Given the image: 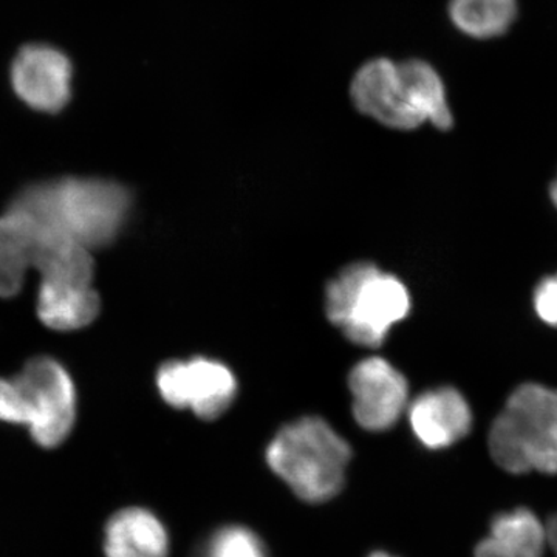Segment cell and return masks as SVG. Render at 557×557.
I'll use <instances>...</instances> for the list:
<instances>
[{
	"label": "cell",
	"instance_id": "cell-4",
	"mask_svg": "<svg viewBox=\"0 0 557 557\" xmlns=\"http://www.w3.org/2000/svg\"><path fill=\"white\" fill-rule=\"evenodd\" d=\"M329 321L350 343L380 347L397 322L408 317L410 296L398 277L369 262L354 263L330 282L325 292Z\"/></svg>",
	"mask_w": 557,
	"mask_h": 557
},
{
	"label": "cell",
	"instance_id": "cell-5",
	"mask_svg": "<svg viewBox=\"0 0 557 557\" xmlns=\"http://www.w3.org/2000/svg\"><path fill=\"white\" fill-rule=\"evenodd\" d=\"M75 420V384L57 359L33 358L14 379H0V421L27 426L40 448L61 446Z\"/></svg>",
	"mask_w": 557,
	"mask_h": 557
},
{
	"label": "cell",
	"instance_id": "cell-19",
	"mask_svg": "<svg viewBox=\"0 0 557 557\" xmlns=\"http://www.w3.org/2000/svg\"><path fill=\"white\" fill-rule=\"evenodd\" d=\"M547 536L548 547H552L553 553H555L557 557V515L553 516L547 523Z\"/></svg>",
	"mask_w": 557,
	"mask_h": 557
},
{
	"label": "cell",
	"instance_id": "cell-20",
	"mask_svg": "<svg viewBox=\"0 0 557 557\" xmlns=\"http://www.w3.org/2000/svg\"><path fill=\"white\" fill-rule=\"evenodd\" d=\"M549 197H552V201L557 208V177L555 182L552 183V188H549Z\"/></svg>",
	"mask_w": 557,
	"mask_h": 557
},
{
	"label": "cell",
	"instance_id": "cell-17",
	"mask_svg": "<svg viewBox=\"0 0 557 557\" xmlns=\"http://www.w3.org/2000/svg\"><path fill=\"white\" fill-rule=\"evenodd\" d=\"M534 310L542 322L557 329V274L545 277L534 289Z\"/></svg>",
	"mask_w": 557,
	"mask_h": 557
},
{
	"label": "cell",
	"instance_id": "cell-21",
	"mask_svg": "<svg viewBox=\"0 0 557 557\" xmlns=\"http://www.w3.org/2000/svg\"><path fill=\"white\" fill-rule=\"evenodd\" d=\"M370 557H394V556H391V555H387V553H373L372 556Z\"/></svg>",
	"mask_w": 557,
	"mask_h": 557
},
{
	"label": "cell",
	"instance_id": "cell-3",
	"mask_svg": "<svg viewBox=\"0 0 557 557\" xmlns=\"http://www.w3.org/2000/svg\"><path fill=\"white\" fill-rule=\"evenodd\" d=\"M267 463L302 500L321 504L338 496L351 450L327 421L300 418L277 432L267 448Z\"/></svg>",
	"mask_w": 557,
	"mask_h": 557
},
{
	"label": "cell",
	"instance_id": "cell-16",
	"mask_svg": "<svg viewBox=\"0 0 557 557\" xmlns=\"http://www.w3.org/2000/svg\"><path fill=\"white\" fill-rule=\"evenodd\" d=\"M193 557H269V553L258 534L245 527L231 525L215 531Z\"/></svg>",
	"mask_w": 557,
	"mask_h": 557
},
{
	"label": "cell",
	"instance_id": "cell-18",
	"mask_svg": "<svg viewBox=\"0 0 557 557\" xmlns=\"http://www.w3.org/2000/svg\"><path fill=\"white\" fill-rule=\"evenodd\" d=\"M475 557H515L493 536L483 539L475 548Z\"/></svg>",
	"mask_w": 557,
	"mask_h": 557
},
{
	"label": "cell",
	"instance_id": "cell-10",
	"mask_svg": "<svg viewBox=\"0 0 557 557\" xmlns=\"http://www.w3.org/2000/svg\"><path fill=\"white\" fill-rule=\"evenodd\" d=\"M410 426L428 449H445L467 437L472 412L467 399L454 387L424 392L409 408Z\"/></svg>",
	"mask_w": 557,
	"mask_h": 557
},
{
	"label": "cell",
	"instance_id": "cell-13",
	"mask_svg": "<svg viewBox=\"0 0 557 557\" xmlns=\"http://www.w3.org/2000/svg\"><path fill=\"white\" fill-rule=\"evenodd\" d=\"M38 230L13 212L0 218V298H14L24 285L25 274L35 269Z\"/></svg>",
	"mask_w": 557,
	"mask_h": 557
},
{
	"label": "cell",
	"instance_id": "cell-15",
	"mask_svg": "<svg viewBox=\"0 0 557 557\" xmlns=\"http://www.w3.org/2000/svg\"><path fill=\"white\" fill-rule=\"evenodd\" d=\"M490 536L515 557H544L548 547L547 525L527 508L496 516L491 522Z\"/></svg>",
	"mask_w": 557,
	"mask_h": 557
},
{
	"label": "cell",
	"instance_id": "cell-6",
	"mask_svg": "<svg viewBox=\"0 0 557 557\" xmlns=\"http://www.w3.org/2000/svg\"><path fill=\"white\" fill-rule=\"evenodd\" d=\"M490 453L511 474H557L556 388L537 383L516 388L491 426Z\"/></svg>",
	"mask_w": 557,
	"mask_h": 557
},
{
	"label": "cell",
	"instance_id": "cell-9",
	"mask_svg": "<svg viewBox=\"0 0 557 557\" xmlns=\"http://www.w3.org/2000/svg\"><path fill=\"white\" fill-rule=\"evenodd\" d=\"M348 387L355 420L366 431H387L408 408V381L386 359L373 357L358 362L348 375Z\"/></svg>",
	"mask_w": 557,
	"mask_h": 557
},
{
	"label": "cell",
	"instance_id": "cell-14",
	"mask_svg": "<svg viewBox=\"0 0 557 557\" xmlns=\"http://www.w3.org/2000/svg\"><path fill=\"white\" fill-rule=\"evenodd\" d=\"M449 17L458 32L475 39L505 35L518 16L516 0H449Z\"/></svg>",
	"mask_w": 557,
	"mask_h": 557
},
{
	"label": "cell",
	"instance_id": "cell-8",
	"mask_svg": "<svg viewBox=\"0 0 557 557\" xmlns=\"http://www.w3.org/2000/svg\"><path fill=\"white\" fill-rule=\"evenodd\" d=\"M75 69L69 54L51 44H27L11 62L14 94L28 108L58 113L72 100Z\"/></svg>",
	"mask_w": 557,
	"mask_h": 557
},
{
	"label": "cell",
	"instance_id": "cell-2",
	"mask_svg": "<svg viewBox=\"0 0 557 557\" xmlns=\"http://www.w3.org/2000/svg\"><path fill=\"white\" fill-rule=\"evenodd\" d=\"M350 97L359 112L392 129L453 127L445 84L426 61L370 60L355 73Z\"/></svg>",
	"mask_w": 557,
	"mask_h": 557
},
{
	"label": "cell",
	"instance_id": "cell-12",
	"mask_svg": "<svg viewBox=\"0 0 557 557\" xmlns=\"http://www.w3.org/2000/svg\"><path fill=\"white\" fill-rule=\"evenodd\" d=\"M100 295L91 285L40 282L38 317L47 327L70 332L87 327L100 314Z\"/></svg>",
	"mask_w": 557,
	"mask_h": 557
},
{
	"label": "cell",
	"instance_id": "cell-11",
	"mask_svg": "<svg viewBox=\"0 0 557 557\" xmlns=\"http://www.w3.org/2000/svg\"><path fill=\"white\" fill-rule=\"evenodd\" d=\"M106 557H168L170 536L166 528L149 509H120L104 530Z\"/></svg>",
	"mask_w": 557,
	"mask_h": 557
},
{
	"label": "cell",
	"instance_id": "cell-1",
	"mask_svg": "<svg viewBox=\"0 0 557 557\" xmlns=\"http://www.w3.org/2000/svg\"><path fill=\"white\" fill-rule=\"evenodd\" d=\"M132 208L126 186L104 178H58L25 186L7 212L36 228L64 234L87 249L109 247L120 236Z\"/></svg>",
	"mask_w": 557,
	"mask_h": 557
},
{
	"label": "cell",
	"instance_id": "cell-7",
	"mask_svg": "<svg viewBox=\"0 0 557 557\" xmlns=\"http://www.w3.org/2000/svg\"><path fill=\"white\" fill-rule=\"evenodd\" d=\"M157 387L172 408L193 410L207 421L222 417L237 395L234 373L207 358L164 362L157 373Z\"/></svg>",
	"mask_w": 557,
	"mask_h": 557
}]
</instances>
